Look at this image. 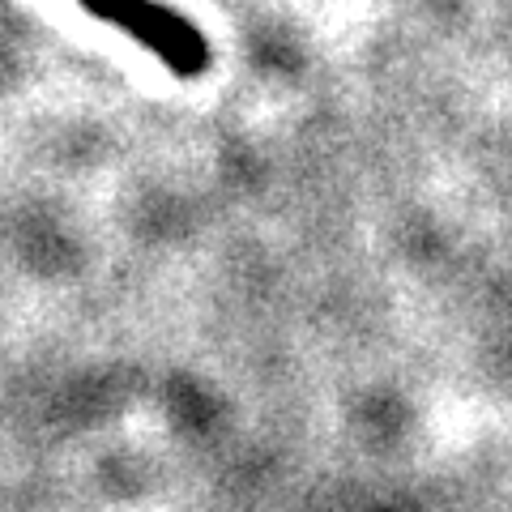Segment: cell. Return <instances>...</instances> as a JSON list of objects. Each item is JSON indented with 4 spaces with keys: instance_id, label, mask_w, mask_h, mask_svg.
<instances>
[{
    "instance_id": "obj_1",
    "label": "cell",
    "mask_w": 512,
    "mask_h": 512,
    "mask_svg": "<svg viewBox=\"0 0 512 512\" xmlns=\"http://www.w3.org/2000/svg\"><path fill=\"white\" fill-rule=\"evenodd\" d=\"M124 30L141 47H150V52L180 77H197L205 64H210V43H205L201 30L192 26L184 13L163 9V5H154V0H141L137 13L124 22Z\"/></svg>"
},
{
    "instance_id": "obj_2",
    "label": "cell",
    "mask_w": 512,
    "mask_h": 512,
    "mask_svg": "<svg viewBox=\"0 0 512 512\" xmlns=\"http://www.w3.org/2000/svg\"><path fill=\"white\" fill-rule=\"evenodd\" d=\"M77 5H82L86 13H94V18H107V22L124 26V22L137 13L141 0H77Z\"/></svg>"
}]
</instances>
